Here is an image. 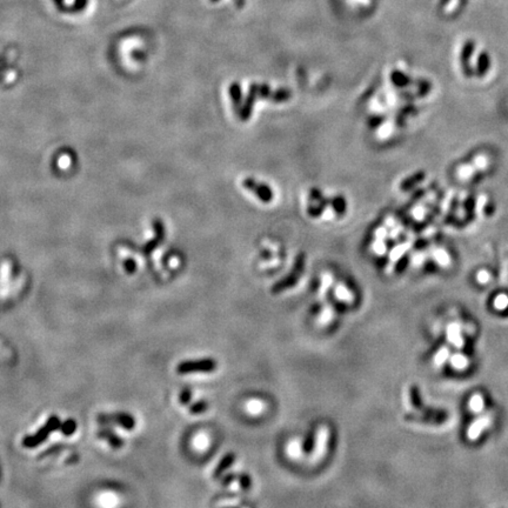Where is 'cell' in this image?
<instances>
[{
    "mask_svg": "<svg viewBox=\"0 0 508 508\" xmlns=\"http://www.w3.org/2000/svg\"><path fill=\"white\" fill-rule=\"evenodd\" d=\"M492 159L487 153H479L470 163L458 166L457 171H455V176H457L459 181L467 182L479 172L486 171L488 167H490Z\"/></svg>",
    "mask_w": 508,
    "mask_h": 508,
    "instance_id": "6da1fadb",
    "label": "cell"
},
{
    "mask_svg": "<svg viewBox=\"0 0 508 508\" xmlns=\"http://www.w3.org/2000/svg\"><path fill=\"white\" fill-rule=\"evenodd\" d=\"M60 426L61 421L59 417H57V415H51V417L47 419V421L45 422V425L42 426L39 431L35 432L34 434L27 435V437L22 439V446H24L25 448L38 447V446L41 445L46 439L53 433V432L57 431V429H60Z\"/></svg>",
    "mask_w": 508,
    "mask_h": 508,
    "instance_id": "7a4b0ae2",
    "label": "cell"
},
{
    "mask_svg": "<svg viewBox=\"0 0 508 508\" xmlns=\"http://www.w3.org/2000/svg\"><path fill=\"white\" fill-rule=\"evenodd\" d=\"M217 369V362L213 359H200L182 361L176 366L178 374H191V373H211Z\"/></svg>",
    "mask_w": 508,
    "mask_h": 508,
    "instance_id": "3957f363",
    "label": "cell"
},
{
    "mask_svg": "<svg viewBox=\"0 0 508 508\" xmlns=\"http://www.w3.org/2000/svg\"><path fill=\"white\" fill-rule=\"evenodd\" d=\"M97 421L100 425H117L119 427L127 429V431H131L136 427V419L125 412H118L113 413V414H103L101 413L97 417Z\"/></svg>",
    "mask_w": 508,
    "mask_h": 508,
    "instance_id": "277c9868",
    "label": "cell"
},
{
    "mask_svg": "<svg viewBox=\"0 0 508 508\" xmlns=\"http://www.w3.org/2000/svg\"><path fill=\"white\" fill-rule=\"evenodd\" d=\"M329 438H330L329 428H327L326 426H320L317 431L316 440H314L312 452V460L314 463L321 460V459L324 458V455L326 454L327 445H329Z\"/></svg>",
    "mask_w": 508,
    "mask_h": 508,
    "instance_id": "5b68a950",
    "label": "cell"
},
{
    "mask_svg": "<svg viewBox=\"0 0 508 508\" xmlns=\"http://www.w3.org/2000/svg\"><path fill=\"white\" fill-rule=\"evenodd\" d=\"M303 267H304V260L301 259V261L300 260L297 261V265H296V267H294L293 274H291L290 277L280 280L279 283H277L273 287L271 288L272 293L279 294V293H281V292L286 291V290H288V288H291L292 286H294L298 281V277H299L301 271H303Z\"/></svg>",
    "mask_w": 508,
    "mask_h": 508,
    "instance_id": "8992f818",
    "label": "cell"
},
{
    "mask_svg": "<svg viewBox=\"0 0 508 508\" xmlns=\"http://www.w3.org/2000/svg\"><path fill=\"white\" fill-rule=\"evenodd\" d=\"M492 424V418L490 415H484V417L478 418L477 420L473 421L470 427L467 429V438L470 440H477L478 438L483 434L485 429L488 428Z\"/></svg>",
    "mask_w": 508,
    "mask_h": 508,
    "instance_id": "52a82bcc",
    "label": "cell"
},
{
    "mask_svg": "<svg viewBox=\"0 0 508 508\" xmlns=\"http://www.w3.org/2000/svg\"><path fill=\"white\" fill-rule=\"evenodd\" d=\"M97 437L99 439H103V440H106L109 442V445L112 448H116V450H119L124 446V440L121 438L118 437V435L114 433L112 429L110 428H101L97 432Z\"/></svg>",
    "mask_w": 508,
    "mask_h": 508,
    "instance_id": "ba28073f",
    "label": "cell"
},
{
    "mask_svg": "<svg viewBox=\"0 0 508 508\" xmlns=\"http://www.w3.org/2000/svg\"><path fill=\"white\" fill-rule=\"evenodd\" d=\"M461 331H463L461 330V326L457 323L450 324V325L447 326L448 341H450L454 347H457V348H461V347H464V343H465L463 336H461Z\"/></svg>",
    "mask_w": 508,
    "mask_h": 508,
    "instance_id": "9c48e42d",
    "label": "cell"
},
{
    "mask_svg": "<svg viewBox=\"0 0 508 508\" xmlns=\"http://www.w3.org/2000/svg\"><path fill=\"white\" fill-rule=\"evenodd\" d=\"M235 461V455L233 453H228L226 454L224 458L221 459L220 463H219V465L217 467H215L214 472H213V478H219L220 475L224 473V472H226L228 470L229 467L233 465V463Z\"/></svg>",
    "mask_w": 508,
    "mask_h": 508,
    "instance_id": "30bf717a",
    "label": "cell"
},
{
    "mask_svg": "<svg viewBox=\"0 0 508 508\" xmlns=\"http://www.w3.org/2000/svg\"><path fill=\"white\" fill-rule=\"evenodd\" d=\"M450 362L451 365L453 366L454 369H458V371H463V369H466L468 363H470V361H468L467 356L464 355V354H460V353H457V354H453V355L451 356L450 359Z\"/></svg>",
    "mask_w": 508,
    "mask_h": 508,
    "instance_id": "8fae6325",
    "label": "cell"
},
{
    "mask_svg": "<svg viewBox=\"0 0 508 508\" xmlns=\"http://www.w3.org/2000/svg\"><path fill=\"white\" fill-rule=\"evenodd\" d=\"M433 258L438 263L439 266L441 267H448L452 263L450 254H448L445 250H442V248H437V250H434Z\"/></svg>",
    "mask_w": 508,
    "mask_h": 508,
    "instance_id": "7c38bea8",
    "label": "cell"
},
{
    "mask_svg": "<svg viewBox=\"0 0 508 508\" xmlns=\"http://www.w3.org/2000/svg\"><path fill=\"white\" fill-rule=\"evenodd\" d=\"M485 407V401L483 395L480 393H477L470 399V402H468V408L471 409L473 413H480L484 411Z\"/></svg>",
    "mask_w": 508,
    "mask_h": 508,
    "instance_id": "4fadbf2b",
    "label": "cell"
},
{
    "mask_svg": "<svg viewBox=\"0 0 508 508\" xmlns=\"http://www.w3.org/2000/svg\"><path fill=\"white\" fill-rule=\"evenodd\" d=\"M246 409H247V412L251 413L252 415H259L260 413H263L265 409V404L258 399L248 400L247 404H246Z\"/></svg>",
    "mask_w": 508,
    "mask_h": 508,
    "instance_id": "5bb4252c",
    "label": "cell"
},
{
    "mask_svg": "<svg viewBox=\"0 0 508 508\" xmlns=\"http://www.w3.org/2000/svg\"><path fill=\"white\" fill-rule=\"evenodd\" d=\"M480 57H481V48L479 47V46H477V47H475L474 50L472 51L470 60H468V64H470V68L473 72H477L478 70H479Z\"/></svg>",
    "mask_w": 508,
    "mask_h": 508,
    "instance_id": "9a60e30c",
    "label": "cell"
},
{
    "mask_svg": "<svg viewBox=\"0 0 508 508\" xmlns=\"http://www.w3.org/2000/svg\"><path fill=\"white\" fill-rule=\"evenodd\" d=\"M334 294H336V297L338 298V299L345 301V303H352L353 299H354L353 294L350 293V292L347 290L345 286H342V285H339V286H337Z\"/></svg>",
    "mask_w": 508,
    "mask_h": 508,
    "instance_id": "2e32d148",
    "label": "cell"
},
{
    "mask_svg": "<svg viewBox=\"0 0 508 508\" xmlns=\"http://www.w3.org/2000/svg\"><path fill=\"white\" fill-rule=\"evenodd\" d=\"M465 201H466V193H463L460 195V200H459L457 209H455V217H457L459 220H464L466 218V207H465Z\"/></svg>",
    "mask_w": 508,
    "mask_h": 508,
    "instance_id": "e0dca14e",
    "label": "cell"
},
{
    "mask_svg": "<svg viewBox=\"0 0 508 508\" xmlns=\"http://www.w3.org/2000/svg\"><path fill=\"white\" fill-rule=\"evenodd\" d=\"M60 431L64 435L70 437V435H72L75 431H77V422H75L73 419H68V420L65 421L64 424H61Z\"/></svg>",
    "mask_w": 508,
    "mask_h": 508,
    "instance_id": "ac0fdd59",
    "label": "cell"
},
{
    "mask_svg": "<svg viewBox=\"0 0 508 508\" xmlns=\"http://www.w3.org/2000/svg\"><path fill=\"white\" fill-rule=\"evenodd\" d=\"M208 409V404L206 401H204V400H200V401H196L194 402V404L189 406L188 411L191 414L193 415H196V414H201V413L206 412Z\"/></svg>",
    "mask_w": 508,
    "mask_h": 508,
    "instance_id": "d6986e66",
    "label": "cell"
},
{
    "mask_svg": "<svg viewBox=\"0 0 508 508\" xmlns=\"http://www.w3.org/2000/svg\"><path fill=\"white\" fill-rule=\"evenodd\" d=\"M448 358H450V349H448L447 347H442V348L439 349L438 353L435 354V356H434V365L435 366H440Z\"/></svg>",
    "mask_w": 508,
    "mask_h": 508,
    "instance_id": "ffe728a7",
    "label": "cell"
},
{
    "mask_svg": "<svg viewBox=\"0 0 508 508\" xmlns=\"http://www.w3.org/2000/svg\"><path fill=\"white\" fill-rule=\"evenodd\" d=\"M487 201H488L487 195L481 194V195L478 196L477 202H475V213H477V215L479 218L483 217L485 207H486V205H487Z\"/></svg>",
    "mask_w": 508,
    "mask_h": 508,
    "instance_id": "44dd1931",
    "label": "cell"
},
{
    "mask_svg": "<svg viewBox=\"0 0 508 508\" xmlns=\"http://www.w3.org/2000/svg\"><path fill=\"white\" fill-rule=\"evenodd\" d=\"M493 305H494V307H496L498 311L506 310L507 307H508V296H507V294H504V293L503 294H499V296H498L496 299H494Z\"/></svg>",
    "mask_w": 508,
    "mask_h": 508,
    "instance_id": "7402d4cb",
    "label": "cell"
},
{
    "mask_svg": "<svg viewBox=\"0 0 508 508\" xmlns=\"http://www.w3.org/2000/svg\"><path fill=\"white\" fill-rule=\"evenodd\" d=\"M287 452H288V454H290V457H293V458L299 457L301 453V446L299 442L298 441L291 442V444L287 446Z\"/></svg>",
    "mask_w": 508,
    "mask_h": 508,
    "instance_id": "603a6c76",
    "label": "cell"
},
{
    "mask_svg": "<svg viewBox=\"0 0 508 508\" xmlns=\"http://www.w3.org/2000/svg\"><path fill=\"white\" fill-rule=\"evenodd\" d=\"M491 279H492L491 273L486 270H481L477 273V280L479 284L485 285V284H487Z\"/></svg>",
    "mask_w": 508,
    "mask_h": 508,
    "instance_id": "cb8c5ba5",
    "label": "cell"
},
{
    "mask_svg": "<svg viewBox=\"0 0 508 508\" xmlns=\"http://www.w3.org/2000/svg\"><path fill=\"white\" fill-rule=\"evenodd\" d=\"M192 399V393L189 389H182L181 393L179 395V400L182 405H188L189 401Z\"/></svg>",
    "mask_w": 508,
    "mask_h": 508,
    "instance_id": "d4e9b609",
    "label": "cell"
},
{
    "mask_svg": "<svg viewBox=\"0 0 508 508\" xmlns=\"http://www.w3.org/2000/svg\"><path fill=\"white\" fill-rule=\"evenodd\" d=\"M238 481H239V485H240V487L242 488V490H248V488L251 487V479L247 474L240 475V478H239Z\"/></svg>",
    "mask_w": 508,
    "mask_h": 508,
    "instance_id": "484cf974",
    "label": "cell"
},
{
    "mask_svg": "<svg viewBox=\"0 0 508 508\" xmlns=\"http://www.w3.org/2000/svg\"><path fill=\"white\" fill-rule=\"evenodd\" d=\"M418 391L417 388L415 387H412L411 388V401H412V405L414 406V407L419 408L420 407V401H419V396H418Z\"/></svg>",
    "mask_w": 508,
    "mask_h": 508,
    "instance_id": "4316f807",
    "label": "cell"
},
{
    "mask_svg": "<svg viewBox=\"0 0 508 508\" xmlns=\"http://www.w3.org/2000/svg\"><path fill=\"white\" fill-rule=\"evenodd\" d=\"M459 2H460V0H450V1H448V4L446 5L445 12L446 13L454 12L455 9H457L458 6H459Z\"/></svg>",
    "mask_w": 508,
    "mask_h": 508,
    "instance_id": "83f0119b",
    "label": "cell"
},
{
    "mask_svg": "<svg viewBox=\"0 0 508 508\" xmlns=\"http://www.w3.org/2000/svg\"><path fill=\"white\" fill-rule=\"evenodd\" d=\"M125 268H126V271L129 272L130 274L134 273V272H136V270H137L136 261H134V260H127L126 264H125Z\"/></svg>",
    "mask_w": 508,
    "mask_h": 508,
    "instance_id": "f1b7e54d",
    "label": "cell"
},
{
    "mask_svg": "<svg viewBox=\"0 0 508 508\" xmlns=\"http://www.w3.org/2000/svg\"><path fill=\"white\" fill-rule=\"evenodd\" d=\"M331 316H332V310L325 309L323 312V316H321V321H323V323H329L331 320Z\"/></svg>",
    "mask_w": 508,
    "mask_h": 508,
    "instance_id": "f546056e",
    "label": "cell"
},
{
    "mask_svg": "<svg viewBox=\"0 0 508 508\" xmlns=\"http://www.w3.org/2000/svg\"><path fill=\"white\" fill-rule=\"evenodd\" d=\"M358 1L361 2V4H365V5L369 4V0H358Z\"/></svg>",
    "mask_w": 508,
    "mask_h": 508,
    "instance_id": "4dcf8cb0",
    "label": "cell"
}]
</instances>
